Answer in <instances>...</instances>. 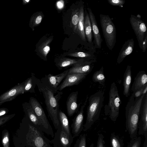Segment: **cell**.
I'll use <instances>...</instances> for the list:
<instances>
[{
  "label": "cell",
  "instance_id": "obj_1",
  "mask_svg": "<svg viewBox=\"0 0 147 147\" xmlns=\"http://www.w3.org/2000/svg\"><path fill=\"white\" fill-rule=\"evenodd\" d=\"M36 82L39 91L43 94L49 116L55 129H57L59 124L58 117L59 101L63 92L58 91L55 95L53 91L42 79L36 77Z\"/></svg>",
  "mask_w": 147,
  "mask_h": 147
},
{
  "label": "cell",
  "instance_id": "obj_2",
  "mask_svg": "<svg viewBox=\"0 0 147 147\" xmlns=\"http://www.w3.org/2000/svg\"><path fill=\"white\" fill-rule=\"evenodd\" d=\"M145 95L135 98L131 94L125 107L126 129L131 139L136 137L138 133L140 111Z\"/></svg>",
  "mask_w": 147,
  "mask_h": 147
},
{
  "label": "cell",
  "instance_id": "obj_3",
  "mask_svg": "<svg viewBox=\"0 0 147 147\" xmlns=\"http://www.w3.org/2000/svg\"><path fill=\"white\" fill-rule=\"evenodd\" d=\"M104 93L98 91L91 95L89 97L88 105L86 111V118L83 131L88 130L99 118L104 98Z\"/></svg>",
  "mask_w": 147,
  "mask_h": 147
},
{
  "label": "cell",
  "instance_id": "obj_4",
  "mask_svg": "<svg viewBox=\"0 0 147 147\" xmlns=\"http://www.w3.org/2000/svg\"><path fill=\"white\" fill-rule=\"evenodd\" d=\"M121 101L117 87L113 82L111 85L109 93V99L107 104L104 107V113L108 115L111 119L115 122L119 116Z\"/></svg>",
  "mask_w": 147,
  "mask_h": 147
},
{
  "label": "cell",
  "instance_id": "obj_5",
  "mask_svg": "<svg viewBox=\"0 0 147 147\" xmlns=\"http://www.w3.org/2000/svg\"><path fill=\"white\" fill-rule=\"evenodd\" d=\"M100 22L106 45L112 50L116 42V31L115 26L108 15L100 14Z\"/></svg>",
  "mask_w": 147,
  "mask_h": 147
},
{
  "label": "cell",
  "instance_id": "obj_6",
  "mask_svg": "<svg viewBox=\"0 0 147 147\" xmlns=\"http://www.w3.org/2000/svg\"><path fill=\"white\" fill-rule=\"evenodd\" d=\"M29 102L41 123L44 129V132L53 138L54 134L52 128L41 104L33 97L30 98Z\"/></svg>",
  "mask_w": 147,
  "mask_h": 147
},
{
  "label": "cell",
  "instance_id": "obj_7",
  "mask_svg": "<svg viewBox=\"0 0 147 147\" xmlns=\"http://www.w3.org/2000/svg\"><path fill=\"white\" fill-rule=\"evenodd\" d=\"M130 22L136 36L140 48L142 49L143 40L147 35V27L145 23L138 15L137 16L131 15Z\"/></svg>",
  "mask_w": 147,
  "mask_h": 147
},
{
  "label": "cell",
  "instance_id": "obj_8",
  "mask_svg": "<svg viewBox=\"0 0 147 147\" xmlns=\"http://www.w3.org/2000/svg\"><path fill=\"white\" fill-rule=\"evenodd\" d=\"M88 97L87 96L84 102L81 107L80 110L72 120L71 125L72 136L73 138L78 136L84 128V109L87 104Z\"/></svg>",
  "mask_w": 147,
  "mask_h": 147
},
{
  "label": "cell",
  "instance_id": "obj_9",
  "mask_svg": "<svg viewBox=\"0 0 147 147\" xmlns=\"http://www.w3.org/2000/svg\"><path fill=\"white\" fill-rule=\"evenodd\" d=\"M53 138L51 140V144L56 147H71L74 139L62 129L60 123Z\"/></svg>",
  "mask_w": 147,
  "mask_h": 147
},
{
  "label": "cell",
  "instance_id": "obj_10",
  "mask_svg": "<svg viewBox=\"0 0 147 147\" xmlns=\"http://www.w3.org/2000/svg\"><path fill=\"white\" fill-rule=\"evenodd\" d=\"M69 71V69L56 75L49 74L42 78L51 88L55 94L58 92V87L61 82L65 78Z\"/></svg>",
  "mask_w": 147,
  "mask_h": 147
},
{
  "label": "cell",
  "instance_id": "obj_11",
  "mask_svg": "<svg viewBox=\"0 0 147 147\" xmlns=\"http://www.w3.org/2000/svg\"><path fill=\"white\" fill-rule=\"evenodd\" d=\"M140 120L138 125V134L147 137V93L142 100L140 113Z\"/></svg>",
  "mask_w": 147,
  "mask_h": 147
},
{
  "label": "cell",
  "instance_id": "obj_12",
  "mask_svg": "<svg viewBox=\"0 0 147 147\" xmlns=\"http://www.w3.org/2000/svg\"><path fill=\"white\" fill-rule=\"evenodd\" d=\"M24 93V82L18 84L0 95V105L14 99L20 94Z\"/></svg>",
  "mask_w": 147,
  "mask_h": 147
},
{
  "label": "cell",
  "instance_id": "obj_13",
  "mask_svg": "<svg viewBox=\"0 0 147 147\" xmlns=\"http://www.w3.org/2000/svg\"><path fill=\"white\" fill-rule=\"evenodd\" d=\"M88 74L74 73L67 74L58 87V91H61L65 88L79 84Z\"/></svg>",
  "mask_w": 147,
  "mask_h": 147
},
{
  "label": "cell",
  "instance_id": "obj_14",
  "mask_svg": "<svg viewBox=\"0 0 147 147\" xmlns=\"http://www.w3.org/2000/svg\"><path fill=\"white\" fill-rule=\"evenodd\" d=\"M78 91H76L70 93L67 97L66 102L67 114L69 117L72 116L77 113L81 103L77 102Z\"/></svg>",
  "mask_w": 147,
  "mask_h": 147
},
{
  "label": "cell",
  "instance_id": "obj_15",
  "mask_svg": "<svg viewBox=\"0 0 147 147\" xmlns=\"http://www.w3.org/2000/svg\"><path fill=\"white\" fill-rule=\"evenodd\" d=\"M87 9L90 20L92 30L93 32L94 43L96 47L100 49L101 47L102 40L95 16L90 8H88Z\"/></svg>",
  "mask_w": 147,
  "mask_h": 147
},
{
  "label": "cell",
  "instance_id": "obj_16",
  "mask_svg": "<svg viewBox=\"0 0 147 147\" xmlns=\"http://www.w3.org/2000/svg\"><path fill=\"white\" fill-rule=\"evenodd\" d=\"M93 67L92 61H84L69 69L67 74L80 73L88 74L92 71Z\"/></svg>",
  "mask_w": 147,
  "mask_h": 147
},
{
  "label": "cell",
  "instance_id": "obj_17",
  "mask_svg": "<svg viewBox=\"0 0 147 147\" xmlns=\"http://www.w3.org/2000/svg\"><path fill=\"white\" fill-rule=\"evenodd\" d=\"M23 110L30 121L35 126L44 132V129L29 102H24L22 104Z\"/></svg>",
  "mask_w": 147,
  "mask_h": 147
},
{
  "label": "cell",
  "instance_id": "obj_18",
  "mask_svg": "<svg viewBox=\"0 0 147 147\" xmlns=\"http://www.w3.org/2000/svg\"><path fill=\"white\" fill-rule=\"evenodd\" d=\"M134 47V39H129L125 42L119 53L117 61V63L120 64L127 56L132 53Z\"/></svg>",
  "mask_w": 147,
  "mask_h": 147
},
{
  "label": "cell",
  "instance_id": "obj_19",
  "mask_svg": "<svg viewBox=\"0 0 147 147\" xmlns=\"http://www.w3.org/2000/svg\"><path fill=\"white\" fill-rule=\"evenodd\" d=\"M147 75L144 71H139L134 79L131 87V90L134 92L147 84Z\"/></svg>",
  "mask_w": 147,
  "mask_h": 147
},
{
  "label": "cell",
  "instance_id": "obj_20",
  "mask_svg": "<svg viewBox=\"0 0 147 147\" xmlns=\"http://www.w3.org/2000/svg\"><path fill=\"white\" fill-rule=\"evenodd\" d=\"M132 80L131 67L128 65L123 75V94L128 97L130 95V88Z\"/></svg>",
  "mask_w": 147,
  "mask_h": 147
},
{
  "label": "cell",
  "instance_id": "obj_21",
  "mask_svg": "<svg viewBox=\"0 0 147 147\" xmlns=\"http://www.w3.org/2000/svg\"><path fill=\"white\" fill-rule=\"evenodd\" d=\"M84 61L83 59H76L66 57L60 58L56 60L55 65L58 69L63 68L75 65Z\"/></svg>",
  "mask_w": 147,
  "mask_h": 147
},
{
  "label": "cell",
  "instance_id": "obj_22",
  "mask_svg": "<svg viewBox=\"0 0 147 147\" xmlns=\"http://www.w3.org/2000/svg\"><path fill=\"white\" fill-rule=\"evenodd\" d=\"M84 7L81 6L79 9V20L76 30L81 39L86 41L84 32Z\"/></svg>",
  "mask_w": 147,
  "mask_h": 147
},
{
  "label": "cell",
  "instance_id": "obj_23",
  "mask_svg": "<svg viewBox=\"0 0 147 147\" xmlns=\"http://www.w3.org/2000/svg\"><path fill=\"white\" fill-rule=\"evenodd\" d=\"M58 117L59 123L62 129L70 138H74L71 132L68 118L64 112L60 109Z\"/></svg>",
  "mask_w": 147,
  "mask_h": 147
},
{
  "label": "cell",
  "instance_id": "obj_24",
  "mask_svg": "<svg viewBox=\"0 0 147 147\" xmlns=\"http://www.w3.org/2000/svg\"><path fill=\"white\" fill-rule=\"evenodd\" d=\"M36 77L35 74L31 73V76L27 79L24 82V92L35 93V88L36 86Z\"/></svg>",
  "mask_w": 147,
  "mask_h": 147
},
{
  "label": "cell",
  "instance_id": "obj_25",
  "mask_svg": "<svg viewBox=\"0 0 147 147\" xmlns=\"http://www.w3.org/2000/svg\"><path fill=\"white\" fill-rule=\"evenodd\" d=\"M84 32L88 42L92 41V30L91 23L88 14L86 13L84 18Z\"/></svg>",
  "mask_w": 147,
  "mask_h": 147
},
{
  "label": "cell",
  "instance_id": "obj_26",
  "mask_svg": "<svg viewBox=\"0 0 147 147\" xmlns=\"http://www.w3.org/2000/svg\"><path fill=\"white\" fill-rule=\"evenodd\" d=\"M92 78L94 82H98L100 84L104 85L106 78L104 75L103 66H102L99 70L96 71L93 73Z\"/></svg>",
  "mask_w": 147,
  "mask_h": 147
},
{
  "label": "cell",
  "instance_id": "obj_27",
  "mask_svg": "<svg viewBox=\"0 0 147 147\" xmlns=\"http://www.w3.org/2000/svg\"><path fill=\"white\" fill-rule=\"evenodd\" d=\"M43 14L40 12L34 13L30 18L29 26L34 30L35 27L38 26L41 22L43 18Z\"/></svg>",
  "mask_w": 147,
  "mask_h": 147
},
{
  "label": "cell",
  "instance_id": "obj_28",
  "mask_svg": "<svg viewBox=\"0 0 147 147\" xmlns=\"http://www.w3.org/2000/svg\"><path fill=\"white\" fill-rule=\"evenodd\" d=\"M52 40L51 38L47 39L38 47L39 51L44 57L45 59L46 58L47 55L50 51V45Z\"/></svg>",
  "mask_w": 147,
  "mask_h": 147
},
{
  "label": "cell",
  "instance_id": "obj_29",
  "mask_svg": "<svg viewBox=\"0 0 147 147\" xmlns=\"http://www.w3.org/2000/svg\"><path fill=\"white\" fill-rule=\"evenodd\" d=\"M110 144L111 147H123L122 140L114 133L111 134Z\"/></svg>",
  "mask_w": 147,
  "mask_h": 147
},
{
  "label": "cell",
  "instance_id": "obj_30",
  "mask_svg": "<svg viewBox=\"0 0 147 147\" xmlns=\"http://www.w3.org/2000/svg\"><path fill=\"white\" fill-rule=\"evenodd\" d=\"M79 9L77 8L74 10L71 16V25L75 32L77 30L79 20Z\"/></svg>",
  "mask_w": 147,
  "mask_h": 147
},
{
  "label": "cell",
  "instance_id": "obj_31",
  "mask_svg": "<svg viewBox=\"0 0 147 147\" xmlns=\"http://www.w3.org/2000/svg\"><path fill=\"white\" fill-rule=\"evenodd\" d=\"M73 147H86V136L85 134L80 135L76 140Z\"/></svg>",
  "mask_w": 147,
  "mask_h": 147
},
{
  "label": "cell",
  "instance_id": "obj_32",
  "mask_svg": "<svg viewBox=\"0 0 147 147\" xmlns=\"http://www.w3.org/2000/svg\"><path fill=\"white\" fill-rule=\"evenodd\" d=\"M129 145V147H140L141 138L140 137H136L131 139Z\"/></svg>",
  "mask_w": 147,
  "mask_h": 147
},
{
  "label": "cell",
  "instance_id": "obj_33",
  "mask_svg": "<svg viewBox=\"0 0 147 147\" xmlns=\"http://www.w3.org/2000/svg\"><path fill=\"white\" fill-rule=\"evenodd\" d=\"M67 55L71 57L80 58H88L91 56V54L84 52H78L68 54Z\"/></svg>",
  "mask_w": 147,
  "mask_h": 147
},
{
  "label": "cell",
  "instance_id": "obj_34",
  "mask_svg": "<svg viewBox=\"0 0 147 147\" xmlns=\"http://www.w3.org/2000/svg\"><path fill=\"white\" fill-rule=\"evenodd\" d=\"M96 147H106L104 137L102 133L98 134Z\"/></svg>",
  "mask_w": 147,
  "mask_h": 147
},
{
  "label": "cell",
  "instance_id": "obj_35",
  "mask_svg": "<svg viewBox=\"0 0 147 147\" xmlns=\"http://www.w3.org/2000/svg\"><path fill=\"white\" fill-rule=\"evenodd\" d=\"M108 3L113 6H117L122 7L125 2L124 0H108Z\"/></svg>",
  "mask_w": 147,
  "mask_h": 147
},
{
  "label": "cell",
  "instance_id": "obj_36",
  "mask_svg": "<svg viewBox=\"0 0 147 147\" xmlns=\"http://www.w3.org/2000/svg\"><path fill=\"white\" fill-rule=\"evenodd\" d=\"M144 86L133 92L132 95L134 98H136L139 97L142 95V91Z\"/></svg>",
  "mask_w": 147,
  "mask_h": 147
},
{
  "label": "cell",
  "instance_id": "obj_37",
  "mask_svg": "<svg viewBox=\"0 0 147 147\" xmlns=\"http://www.w3.org/2000/svg\"><path fill=\"white\" fill-rule=\"evenodd\" d=\"M147 47V35L146 36L142 42V49L143 52L146 51Z\"/></svg>",
  "mask_w": 147,
  "mask_h": 147
},
{
  "label": "cell",
  "instance_id": "obj_38",
  "mask_svg": "<svg viewBox=\"0 0 147 147\" xmlns=\"http://www.w3.org/2000/svg\"><path fill=\"white\" fill-rule=\"evenodd\" d=\"M9 142V138L8 135L5 136L3 140V143L4 147H8Z\"/></svg>",
  "mask_w": 147,
  "mask_h": 147
},
{
  "label": "cell",
  "instance_id": "obj_39",
  "mask_svg": "<svg viewBox=\"0 0 147 147\" xmlns=\"http://www.w3.org/2000/svg\"><path fill=\"white\" fill-rule=\"evenodd\" d=\"M57 6L59 9H61L64 6V2L62 0L58 1L57 3Z\"/></svg>",
  "mask_w": 147,
  "mask_h": 147
},
{
  "label": "cell",
  "instance_id": "obj_40",
  "mask_svg": "<svg viewBox=\"0 0 147 147\" xmlns=\"http://www.w3.org/2000/svg\"><path fill=\"white\" fill-rule=\"evenodd\" d=\"M8 110L5 108H1L0 109V116L5 114L8 112Z\"/></svg>",
  "mask_w": 147,
  "mask_h": 147
},
{
  "label": "cell",
  "instance_id": "obj_41",
  "mask_svg": "<svg viewBox=\"0 0 147 147\" xmlns=\"http://www.w3.org/2000/svg\"><path fill=\"white\" fill-rule=\"evenodd\" d=\"M147 84H146L144 86L143 90L142 92V95H145L147 94Z\"/></svg>",
  "mask_w": 147,
  "mask_h": 147
},
{
  "label": "cell",
  "instance_id": "obj_42",
  "mask_svg": "<svg viewBox=\"0 0 147 147\" xmlns=\"http://www.w3.org/2000/svg\"><path fill=\"white\" fill-rule=\"evenodd\" d=\"M22 4L25 5L29 3L31 1L30 0H22Z\"/></svg>",
  "mask_w": 147,
  "mask_h": 147
},
{
  "label": "cell",
  "instance_id": "obj_43",
  "mask_svg": "<svg viewBox=\"0 0 147 147\" xmlns=\"http://www.w3.org/2000/svg\"><path fill=\"white\" fill-rule=\"evenodd\" d=\"M145 140L143 147H147V137L145 138Z\"/></svg>",
  "mask_w": 147,
  "mask_h": 147
},
{
  "label": "cell",
  "instance_id": "obj_44",
  "mask_svg": "<svg viewBox=\"0 0 147 147\" xmlns=\"http://www.w3.org/2000/svg\"><path fill=\"white\" fill-rule=\"evenodd\" d=\"M94 144L93 143H92L91 144L89 147H94Z\"/></svg>",
  "mask_w": 147,
  "mask_h": 147
},
{
  "label": "cell",
  "instance_id": "obj_45",
  "mask_svg": "<svg viewBox=\"0 0 147 147\" xmlns=\"http://www.w3.org/2000/svg\"><path fill=\"white\" fill-rule=\"evenodd\" d=\"M53 147H56V146H53Z\"/></svg>",
  "mask_w": 147,
  "mask_h": 147
}]
</instances>
